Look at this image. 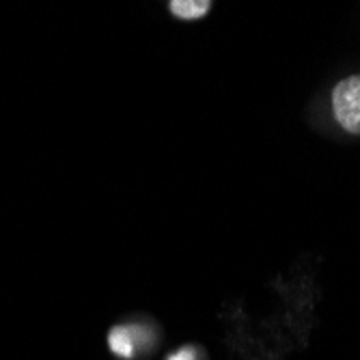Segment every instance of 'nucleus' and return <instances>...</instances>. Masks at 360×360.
I'll return each mask as SVG.
<instances>
[{"mask_svg":"<svg viewBox=\"0 0 360 360\" xmlns=\"http://www.w3.org/2000/svg\"><path fill=\"white\" fill-rule=\"evenodd\" d=\"M169 9L181 20H199L210 13L212 3L210 0H173L169 3Z\"/></svg>","mask_w":360,"mask_h":360,"instance_id":"nucleus-2","label":"nucleus"},{"mask_svg":"<svg viewBox=\"0 0 360 360\" xmlns=\"http://www.w3.org/2000/svg\"><path fill=\"white\" fill-rule=\"evenodd\" d=\"M132 328H125V326H117V328L110 330L108 335V343H110V349L121 356V358H132L134 354V343H132Z\"/></svg>","mask_w":360,"mask_h":360,"instance_id":"nucleus-3","label":"nucleus"},{"mask_svg":"<svg viewBox=\"0 0 360 360\" xmlns=\"http://www.w3.org/2000/svg\"><path fill=\"white\" fill-rule=\"evenodd\" d=\"M333 110L345 132L360 134V74L349 76L335 86Z\"/></svg>","mask_w":360,"mask_h":360,"instance_id":"nucleus-1","label":"nucleus"},{"mask_svg":"<svg viewBox=\"0 0 360 360\" xmlns=\"http://www.w3.org/2000/svg\"><path fill=\"white\" fill-rule=\"evenodd\" d=\"M169 360H196V352L192 347H184L177 354H173Z\"/></svg>","mask_w":360,"mask_h":360,"instance_id":"nucleus-4","label":"nucleus"}]
</instances>
